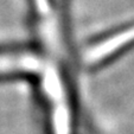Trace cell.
Here are the masks:
<instances>
[{"label":"cell","instance_id":"cell-1","mask_svg":"<svg viewBox=\"0 0 134 134\" xmlns=\"http://www.w3.org/2000/svg\"><path fill=\"white\" fill-rule=\"evenodd\" d=\"M133 41H134V30L124 31L120 35L108 38L102 44L96 45L93 50H90V52L88 53V61L95 62V61H100V59L106 58L109 55L114 53L119 49H122L125 45L129 44Z\"/></svg>","mask_w":134,"mask_h":134},{"label":"cell","instance_id":"cell-2","mask_svg":"<svg viewBox=\"0 0 134 134\" xmlns=\"http://www.w3.org/2000/svg\"><path fill=\"white\" fill-rule=\"evenodd\" d=\"M38 68L36 58L27 56H0V75L1 74L27 72Z\"/></svg>","mask_w":134,"mask_h":134}]
</instances>
